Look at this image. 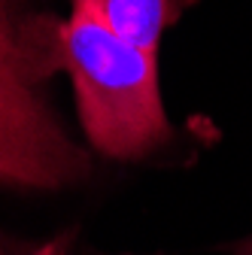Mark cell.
Listing matches in <instances>:
<instances>
[{"mask_svg": "<svg viewBox=\"0 0 252 255\" xmlns=\"http://www.w3.org/2000/svg\"><path fill=\"white\" fill-rule=\"evenodd\" d=\"M0 255H12V252L6 249V243H3V237H0Z\"/></svg>", "mask_w": 252, "mask_h": 255, "instance_id": "5b68a950", "label": "cell"}, {"mask_svg": "<svg viewBox=\"0 0 252 255\" xmlns=\"http://www.w3.org/2000/svg\"><path fill=\"white\" fill-rule=\"evenodd\" d=\"M46 70L30 15L0 0V185L58 191L91 173V155L67 134L46 98Z\"/></svg>", "mask_w": 252, "mask_h": 255, "instance_id": "7a4b0ae2", "label": "cell"}, {"mask_svg": "<svg viewBox=\"0 0 252 255\" xmlns=\"http://www.w3.org/2000/svg\"><path fill=\"white\" fill-rule=\"evenodd\" d=\"M30 34L46 76H70L91 149L113 161H143L173 140L155 52L125 40L79 6L67 18L30 15Z\"/></svg>", "mask_w": 252, "mask_h": 255, "instance_id": "6da1fadb", "label": "cell"}, {"mask_svg": "<svg viewBox=\"0 0 252 255\" xmlns=\"http://www.w3.org/2000/svg\"><path fill=\"white\" fill-rule=\"evenodd\" d=\"M192 0H73V6L88 9L116 34L158 55L161 37L182 18Z\"/></svg>", "mask_w": 252, "mask_h": 255, "instance_id": "3957f363", "label": "cell"}, {"mask_svg": "<svg viewBox=\"0 0 252 255\" xmlns=\"http://www.w3.org/2000/svg\"><path fill=\"white\" fill-rule=\"evenodd\" d=\"M225 252L228 255H252V234L249 237H240L234 243H225Z\"/></svg>", "mask_w": 252, "mask_h": 255, "instance_id": "277c9868", "label": "cell"}]
</instances>
